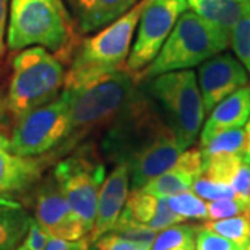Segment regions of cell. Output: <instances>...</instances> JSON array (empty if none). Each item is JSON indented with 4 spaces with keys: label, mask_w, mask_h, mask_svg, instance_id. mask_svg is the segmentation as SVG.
I'll return each mask as SVG.
<instances>
[{
    "label": "cell",
    "mask_w": 250,
    "mask_h": 250,
    "mask_svg": "<svg viewBox=\"0 0 250 250\" xmlns=\"http://www.w3.org/2000/svg\"><path fill=\"white\" fill-rule=\"evenodd\" d=\"M3 52H4V46H0V56L3 54Z\"/></svg>",
    "instance_id": "ab89813d"
},
{
    "label": "cell",
    "mask_w": 250,
    "mask_h": 250,
    "mask_svg": "<svg viewBox=\"0 0 250 250\" xmlns=\"http://www.w3.org/2000/svg\"><path fill=\"white\" fill-rule=\"evenodd\" d=\"M128 188L129 167L128 164H118L100 188L96 220L89 232L88 241L96 242L100 236L114 229L128 199Z\"/></svg>",
    "instance_id": "5bb4252c"
},
{
    "label": "cell",
    "mask_w": 250,
    "mask_h": 250,
    "mask_svg": "<svg viewBox=\"0 0 250 250\" xmlns=\"http://www.w3.org/2000/svg\"><path fill=\"white\" fill-rule=\"evenodd\" d=\"M175 170L185 172L188 175L196 179L203 175V156L202 150L199 149H190L187 152L181 153L174 167Z\"/></svg>",
    "instance_id": "d6a6232c"
},
{
    "label": "cell",
    "mask_w": 250,
    "mask_h": 250,
    "mask_svg": "<svg viewBox=\"0 0 250 250\" xmlns=\"http://www.w3.org/2000/svg\"><path fill=\"white\" fill-rule=\"evenodd\" d=\"M45 163L36 157H21L0 147V196H11L32 187Z\"/></svg>",
    "instance_id": "e0dca14e"
},
{
    "label": "cell",
    "mask_w": 250,
    "mask_h": 250,
    "mask_svg": "<svg viewBox=\"0 0 250 250\" xmlns=\"http://www.w3.org/2000/svg\"><path fill=\"white\" fill-rule=\"evenodd\" d=\"M193 181H195L193 177L172 168V170L159 175L157 178L152 179L141 190L157 197V199H168L174 195L190 190Z\"/></svg>",
    "instance_id": "ffe728a7"
},
{
    "label": "cell",
    "mask_w": 250,
    "mask_h": 250,
    "mask_svg": "<svg viewBox=\"0 0 250 250\" xmlns=\"http://www.w3.org/2000/svg\"><path fill=\"white\" fill-rule=\"evenodd\" d=\"M199 228L192 225H172L156 236L150 250H195Z\"/></svg>",
    "instance_id": "44dd1931"
},
{
    "label": "cell",
    "mask_w": 250,
    "mask_h": 250,
    "mask_svg": "<svg viewBox=\"0 0 250 250\" xmlns=\"http://www.w3.org/2000/svg\"><path fill=\"white\" fill-rule=\"evenodd\" d=\"M184 220L185 218H182L181 215L177 214L171 208L170 203H168V199H159L156 214L153 217L152 221L147 224V227L159 232V231L170 228L172 225H177V224L182 223Z\"/></svg>",
    "instance_id": "4dcf8cb0"
},
{
    "label": "cell",
    "mask_w": 250,
    "mask_h": 250,
    "mask_svg": "<svg viewBox=\"0 0 250 250\" xmlns=\"http://www.w3.org/2000/svg\"><path fill=\"white\" fill-rule=\"evenodd\" d=\"M229 185L235 190V195L241 197H250V164L245 163L235 174Z\"/></svg>",
    "instance_id": "e575fe53"
},
{
    "label": "cell",
    "mask_w": 250,
    "mask_h": 250,
    "mask_svg": "<svg viewBox=\"0 0 250 250\" xmlns=\"http://www.w3.org/2000/svg\"><path fill=\"white\" fill-rule=\"evenodd\" d=\"M246 248L248 246L227 239L205 227H200L197 231L196 250H246Z\"/></svg>",
    "instance_id": "f546056e"
},
{
    "label": "cell",
    "mask_w": 250,
    "mask_h": 250,
    "mask_svg": "<svg viewBox=\"0 0 250 250\" xmlns=\"http://www.w3.org/2000/svg\"><path fill=\"white\" fill-rule=\"evenodd\" d=\"M231 34L208 22L195 11L181 14L159 54L142 72L134 74L136 82L149 81L161 74L190 70L214 57L229 46Z\"/></svg>",
    "instance_id": "3957f363"
},
{
    "label": "cell",
    "mask_w": 250,
    "mask_h": 250,
    "mask_svg": "<svg viewBox=\"0 0 250 250\" xmlns=\"http://www.w3.org/2000/svg\"><path fill=\"white\" fill-rule=\"evenodd\" d=\"M189 9L188 0H149L143 10L138 35L126 59L125 70L138 74L159 54L182 13Z\"/></svg>",
    "instance_id": "30bf717a"
},
{
    "label": "cell",
    "mask_w": 250,
    "mask_h": 250,
    "mask_svg": "<svg viewBox=\"0 0 250 250\" xmlns=\"http://www.w3.org/2000/svg\"><path fill=\"white\" fill-rule=\"evenodd\" d=\"M0 147L9 149V141H7L3 135H0Z\"/></svg>",
    "instance_id": "f35d334b"
},
{
    "label": "cell",
    "mask_w": 250,
    "mask_h": 250,
    "mask_svg": "<svg viewBox=\"0 0 250 250\" xmlns=\"http://www.w3.org/2000/svg\"><path fill=\"white\" fill-rule=\"evenodd\" d=\"M250 117V85H246L215 106L200 132L202 146L215 135L246 125Z\"/></svg>",
    "instance_id": "9a60e30c"
},
{
    "label": "cell",
    "mask_w": 250,
    "mask_h": 250,
    "mask_svg": "<svg viewBox=\"0 0 250 250\" xmlns=\"http://www.w3.org/2000/svg\"><path fill=\"white\" fill-rule=\"evenodd\" d=\"M157 203H159L157 197L145 193L143 190H132L131 195H128L123 211L134 223L147 225L156 214Z\"/></svg>",
    "instance_id": "d4e9b609"
},
{
    "label": "cell",
    "mask_w": 250,
    "mask_h": 250,
    "mask_svg": "<svg viewBox=\"0 0 250 250\" xmlns=\"http://www.w3.org/2000/svg\"><path fill=\"white\" fill-rule=\"evenodd\" d=\"M168 203H170L171 208L185 220L187 218L208 220L207 205L190 190L168 197Z\"/></svg>",
    "instance_id": "4316f807"
},
{
    "label": "cell",
    "mask_w": 250,
    "mask_h": 250,
    "mask_svg": "<svg viewBox=\"0 0 250 250\" xmlns=\"http://www.w3.org/2000/svg\"><path fill=\"white\" fill-rule=\"evenodd\" d=\"M192 192L199 197H203L206 200L215 202V200H223V199H232L235 197V190L229 184L217 182L213 179H208L207 177H199L193 181Z\"/></svg>",
    "instance_id": "f1b7e54d"
},
{
    "label": "cell",
    "mask_w": 250,
    "mask_h": 250,
    "mask_svg": "<svg viewBox=\"0 0 250 250\" xmlns=\"http://www.w3.org/2000/svg\"><path fill=\"white\" fill-rule=\"evenodd\" d=\"M149 0L136 3L124 16L77 46L64 89H80L108 74L121 70L131 53V43L143 10Z\"/></svg>",
    "instance_id": "7a4b0ae2"
},
{
    "label": "cell",
    "mask_w": 250,
    "mask_h": 250,
    "mask_svg": "<svg viewBox=\"0 0 250 250\" xmlns=\"http://www.w3.org/2000/svg\"><path fill=\"white\" fill-rule=\"evenodd\" d=\"M245 147H246V131L243 128H233L217 134L214 138H211L206 145H203L202 156L203 159H208L211 156L223 154V153L245 156Z\"/></svg>",
    "instance_id": "7402d4cb"
},
{
    "label": "cell",
    "mask_w": 250,
    "mask_h": 250,
    "mask_svg": "<svg viewBox=\"0 0 250 250\" xmlns=\"http://www.w3.org/2000/svg\"><path fill=\"white\" fill-rule=\"evenodd\" d=\"M174 250H188V249H174Z\"/></svg>",
    "instance_id": "60d3db41"
},
{
    "label": "cell",
    "mask_w": 250,
    "mask_h": 250,
    "mask_svg": "<svg viewBox=\"0 0 250 250\" xmlns=\"http://www.w3.org/2000/svg\"><path fill=\"white\" fill-rule=\"evenodd\" d=\"M49 239L50 235L47 233V231L35 218H32L25 238L22 239L21 245H18L16 250H45Z\"/></svg>",
    "instance_id": "836d02e7"
},
{
    "label": "cell",
    "mask_w": 250,
    "mask_h": 250,
    "mask_svg": "<svg viewBox=\"0 0 250 250\" xmlns=\"http://www.w3.org/2000/svg\"><path fill=\"white\" fill-rule=\"evenodd\" d=\"M246 147H245V156H243V159L245 161L250 164V117L249 120H248V123H246Z\"/></svg>",
    "instance_id": "74e56055"
},
{
    "label": "cell",
    "mask_w": 250,
    "mask_h": 250,
    "mask_svg": "<svg viewBox=\"0 0 250 250\" xmlns=\"http://www.w3.org/2000/svg\"><path fill=\"white\" fill-rule=\"evenodd\" d=\"M74 21L82 34H90L110 25L134 7L138 0H67Z\"/></svg>",
    "instance_id": "2e32d148"
},
{
    "label": "cell",
    "mask_w": 250,
    "mask_h": 250,
    "mask_svg": "<svg viewBox=\"0 0 250 250\" xmlns=\"http://www.w3.org/2000/svg\"><path fill=\"white\" fill-rule=\"evenodd\" d=\"M71 92L62 95L18 118L9 141V152L21 157H36L60 146L70 128Z\"/></svg>",
    "instance_id": "ba28073f"
},
{
    "label": "cell",
    "mask_w": 250,
    "mask_h": 250,
    "mask_svg": "<svg viewBox=\"0 0 250 250\" xmlns=\"http://www.w3.org/2000/svg\"><path fill=\"white\" fill-rule=\"evenodd\" d=\"M88 238H82L78 241H64L50 236L45 250H89Z\"/></svg>",
    "instance_id": "d590c367"
},
{
    "label": "cell",
    "mask_w": 250,
    "mask_h": 250,
    "mask_svg": "<svg viewBox=\"0 0 250 250\" xmlns=\"http://www.w3.org/2000/svg\"><path fill=\"white\" fill-rule=\"evenodd\" d=\"M182 152L185 150L167 125L159 138L128 166L132 190H141L152 179L172 170Z\"/></svg>",
    "instance_id": "4fadbf2b"
},
{
    "label": "cell",
    "mask_w": 250,
    "mask_h": 250,
    "mask_svg": "<svg viewBox=\"0 0 250 250\" xmlns=\"http://www.w3.org/2000/svg\"><path fill=\"white\" fill-rule=\"evenodd\" d=\"M246 161L241 154L223 153L203 159V175L217 182L229 184Z\"/></svg>",
    "instance_id": "603a6c76"
},
{
    "label": "cell",
    "mask_w": 250,
    "mask_h": 250,
    "mask_svg": "<svg viewBox=\"0 0 250 250\" xmlns=\"http://www.w3.org/2000/svg\"><path fill=\"white\" fill-rule=\"evenodd\" d=\"M166 126L150 95L135 89L102 136V154L108 163L129 166L159 138Z\"/></svg>",
    "instance_id": "5b68a950"
},
{
    "label": "cell",
    "mask_w": 250,
    "mask_h": 250,
    "mask_svg": "<svg viewBox=\"0 0 250 250\" xmlns=\"http://www.w3.org/2000/svg\"><path fill=\"white\" fill-rule=\"evenodd\" d=\"M104 175L106 166L99 160L90 146H83L70 157L59 161L53 170V177L64 196L88 232L95 225L99 192Z\"/></svg>",
    "instance_id": "9c48e42d"
},
{
    "label": "cell",
    "mask_w": 250,
    "mask_h": 250,
    "mask_svg": "<svg viewBox=\"0 0 250 250\" xmlns=\"http://www.w3.org/2000/svg\"><path fill=\"white\" fill-rule=\"evenodd\" d=\"M208 220H224L236 215H246L250 218V197L235 196L210 202L207 205Z\"/></svg>",
    "instance_id": "83f0119b"
},
{
    "label": "cell",
    "mask_w": 250,
    "mask_h": 250,
    "mask_svg": "<svg viewBox=\"0 0 250 250\" xmlns=\"http://www.w3.org/2000/svg\"><path fill=\"white\" fill-rule=\"evenodd\" d=\"M197 77L206 114H210L221 100L249 82L248 70L229 53H220L202 62Z\"/></svg>",
    "instance_id": "7c38bea8"
},
{
    "label": "cell",
    "mask_w": 250,
    "mask_h": 250,
    "mask_svg": "<svg viewBox=\"0 0 250 250\" xmlns=\"http://www.w3.org/2000/svg\"><path fill=\"white\" fill-rule=\"evenodd\" d=\"M203 227L227 239L239 243L242 246L250 245V218L246 215H236L231 218L215 220V221L205 224Z\"/></svg>",
    "instance_id": "cb8c5ba5"
},
{
    "label": "cell",
    "mask_w": 250,
    "mask_h": 250,
    "mask_svg": "<svg viewBox=\"0 0 250 250\" xmlns=\"http://www.w3.org/2000/svg\"><path fill=\"white\" fill-rule=\"evenodd\" d=\"M96 250H150V246L125 239L114 232L104 233L95 242Z\"/></svg>",
    "instance_id": "1f68e13d"
},
{
    "label": "cell",
    "mask_w": 250,
    "mask_h": 250,
    "mask_svg": "<svg viewBox=\"0 0 250 250\" xmlns=\"http://www.w3.org/2000/svg\"><path fill=\"white\" fill-rule=\"evenodd\" d=\"M135 85L134 74L118 70L83 88L68 89L71 92L70 128L59 149L71 150L93 131L110 124L118 110L134 93Z\"/></svg>",
    "instance_id": "277c9868"
},
{
    "label": "cell",
    "mask_w": 250,
    "mask_h": 250,
    "mask_svg": "<svg viewBox=\"0 0 250 250\" xmlns=\"http://www.w3.org/2000/svg\"><path fill=\"white\" fill-rule=\"evenodd\" d=\"M149 81L150 98L164 108L167 125L174 131L182 149L187 150L196 141L206 116L196 74L192 70H179Z\"/></svg>",
    "instance_id": "52a82bcc"
},
{
    "label": "cell",
    "mask_w": 250,
    "mask_h": 250,
    "mask_svg": "<svg viewBox=\"0 0 250 250\" xmlns=\"http://www.w3.org/2000/svg\"><path fill=\"white\" fill-rule=\"evenodd\" d=\"M77 24L62 0H11L7 31L10 50L42 46L64 64L78 46Z\"/></svg>",
    "instance_id": "6da1fadb"
},
{
    "label": "cell",
    "mask_w": 250,
    "mask_h": 250,
    "mask_svg": "<svg viewBox=\"0 0 250 250\" xmlns=\"http://www.w3.org/2000/svg\"><path fill=\"white\" fill-rule=\"evenodd\" d=\"M188 4L197 16L229 34L250 9V0H188Z\"/></svg>",
    "instance_id": "d6986e66"
},
{
    "label": "cell",
    "mask_w": 250,
    "mask_h": 250,
    "mask_svg": "<svg viewBox=\"0 0 250 250\" xmlns=\"http://www.w3.org/2000/svg\"><path fill=\"white\" fill-rule=\"evenodd\" d=\"M35 220L50 236L64 241H78L89 233L74 213L53 174L36 192Z\"/></svg>",
    "instance_id": "8fae6325"
},
{
    "label": "cell",
    "mask_w": 250,
    "mask_h": 250,
    "mask_svg": "<svg viewBox=\"0 0 250 250\" xmlns=\"http://www.w3.org/2000/svg\"><path fill=\"white\" fill-rule=\"evenodd\" d=\"M32 217L16 199L0 196V250H16L25 238Z\"/></svg>",
    "instance_id": "ac0fdd59"
},
{
    "label": "cell",
    "mask_w": 250,
    "mask_h": 250,
    "mask_svg": "<svg viewBox=\"0 0 250 250\" xmlns=\"http://www.w3.org/2000/svg\"><path fill=\"white\" fill-rule=\"evenodd\" d=\"M229 43L236 59L243 64L250 77V9L232 28Z\"/></svg>",
    "instance_id": "484cf974"
},
{
    "label": "cell",
    "mask_w": 250,
    "mask_h": 250,
    "mask_svg": "<svg viewBox=\"0 0 250 250\" xmlns=\"http://www.w3.org/2000/svg\"><path fill=\"white\" fill-rule=\"evenodd\" d=\"M11 65L6 106L17 118L54 100L64 89V64L42 46L22 49Z\"/></svg>",
    "instance_id": "8992f818"
},
{
    "label": "cell",
    "mask_w": 250,
    "mask_h": 250,
    "mask_svg": "<svg viewBox=\"0 0 250 250\" xmlns=\"http://www.w3.org/2000/svg\"><path fill=\"white\" fill-rule=\"evenodd\" d=\"M7 6H9V0H0V46H4L3 38H4V31H6Z\"/></svg>",
    "instance_id": "8d00e7d4"
}]
</instances>
